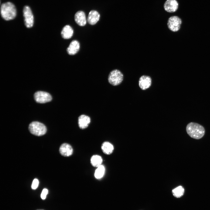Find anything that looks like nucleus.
Segmentation results:
<instances>
[{"instance_id": "1", "label": "nucleus", "mask_w": 210, "mask_h": 210, "mask_svg": "<svg viewBox=\"0 0 210 210\" xmlns=\"http://www.w3.org/2000/svg\"><path fill=\"white\" fill-rule=\"evenodd\" d=\"M186 131L189 136L192 138L199 139L204 135L205 130L202 125L197 123L190 122L187 125Z\"/></svg>"}, {"instance_id": "2", "label": "nucleus", "mask_w": 210, "mask_h": 210, "mask_svg": "<svg viewBox=\"0 0 210 210\" xmlns=\"http://www.w3.org/2000/svg\"><path fill=\"white\" fill-rule=\"evenodd\" d=\"M17 14L16 9L14 5L10 2L3 4L1 6V14L5 20H9L14 19Z\"/></svg>"}, {"instance_id": "3", "label": "nucleus", "mask_w": 210, "mask_h": 210, "mask_svg": "<svg viewBox=\"0 0 210 210\" xmlns=\"http://www.w3.org/2000/svg\"><path fill=\"white\" fill-rule=\"evenodd\" d=\"M29 129L32 134L37 136H41L46 132V126L43 123L37 121L32 122L29 125Z\"/></svg>"}, {"instance_id": "4", "label": "nucleus", "mask_w": 210, "mask_h": 210, "mask_svg": "<svg viewBox=\"0 0 210 210\" xmlns=\"http://www.w3.org/2000/svg\"><path fill=\"white\" fill-rule=\"evenodd\" d=\"M182 23L181 19L177 15H172L168 18L167 25L168 29L172 32H175L178 31Z\"/></svg>"}, {"instance_id": "5", "label": "nucleus", "mask_w": 210, "mask_h": 210, "mask_svg": "<svg viewBox=\"0 0 210 210\" xmlns=\"http://www.w3.org/2000/svg\"><path fill=\"white\" fill-rule=\"evenodd\" d=\"M123 79V75L122 72L118 69H114L109 73L108 78L109 83L113 86L120 84Z\"/></svg>"}, {"instance_id": "6", "label": "nucleus", "mask_w": 210, "mask_h": 210, "mask_svg": "<svg viewBox=\"0 0 210 210\" xmlns=\"http://www.w3.org/2000/svg\"><path fill=\"white\" fill-rule=\"evenodd\" d=\"M23 15L25 26L28 28L32 27L34 23V18L32 11L29 6H25L24 7Z\"/></svg>"}, {"instance_id": "7", "label": "nucleus", "mask_w": 210, "mask_h": 210, "mask_svg": "<svg viewBox=\"0 0 210 210\" xmlns=\"http://www.w3.org/2000/svg\"><path fill=\"white\" fill-rule=\"evenodd\" d=\"M34 97L36 101L40 103L50 102L52 99V96L49 93L42 91L36 92L34 93Z\"/></svg>"}, {"instance_id": "8", "label": "nucleus", "mask_w": 210, "mask_h": 210, "mask_svg": "<svg viewBox=\"0 0 210 210\" xmlns=\"http://www.w3.org/2000/svg\"><path fill=\"white\" fill-rule=\"evenodd\" d=\"M178 2L176 0H166L163 4V8L167 12L172 13L176 12L178 9Z\"/></svg>"}, {"instance_id": "9", "label": "nucleus", "mask_w": 210, "mask_h": 210, "mask_svg": "<svg viewBox=\"0 0 210 210\" xmlns=\"http://www.w3.org/2000/svg\"><path fill=\"white\" fill-rule=\"evenodd\" d=\"M152 83L151 78L148 76L143 75L139 79V84L140 88L145 90L151 86Z\"/></svg>"}, {"instance_id": "10", "label": "nucleus", "mask_w": 210, "mask_h": 210, "mask_svg": "<svg viewBox=\"0 0 210 210\" xmlns=\"http://www.w3.org/2000/svg\"><path fill=\"white\" fill-rule=\"evenodd\" d=\"M60 154L64 157H69L73 153V149L69 144L64 143L62 144L59 148Z\"/></svg>"}, {"instance_id": "11", "label": "nucleus", "mask_w": 210, "mask_h": 210, "mask_svg": "<svg viewBox=\"0 0 210 210\" xmlns=\"http://www.w3.org/2000/svg\"><path fill=\"white\" fill-rule=\"evenodd\" d=\"M80 48L79 42L76 40H73L67 48V53L70 55H74L77 53Z\"/></svg>"}, {"instance_id": "12", "label": "nucleus", "mask_w": 210, "mask_h": 210, "mask_svg": "<svg viewBox=\"0 0 210 210\" xmlns=\"http://www.w3.org/2000/svg\"><path fill=\"white\" fill-rule=\"evenodd\" d=\"M74 20L79 26H84L86 23V19L85 13L81 11L77 12L75 15Z\"/></svg>"}, {"instance_id": "13", "label": "nucleus", "mask_w": 210, "mask_h": 210, "mask_svg": "<svg viewBox=\"0 0 210 210\" xmlns=\"http://www.w3.org/2000/svg\"><path fill=\"white\" fill-rule=\"evenodd\" d=\"M90 118L86 115H82L78 118V125L79 128L82 129L87 128L90 122Z\"/></svg>"}, {"instance_id": "14", "label": "nucleus", "mask_w": 210, "mask_h": 210, "mask_svg": "<svg viewBox=\"0 0 210 210\" xmlns=\"http://www.w3.org/2000/svg\"><path fill=\"white\" fill-rule=\"evenodd\" d=\"M100 18L99 13L96 11H91L88 15L87 19L88 22L90 24H95L99 20Z\"/></svg>"}, {"instance_id": "15", "label": "nucleus", "mask_w": 210, "mask_h": 210, "mask_svg": "<svg viewBox=\"0 0 210 210\" xmlns=\"http://www.w3.org/2000/svg\"><path fill=\"white\" fill-rule=\"evenodd\" d=\"M73 33L74 31L72 28L69 25H66L63 28L61 35L63 38L68 39L72 37Z\"/></svg>"}, {"instance_id": "16", "label": "nucleus", "mask_w": 210, "mask_h": 210, "mask_svg": "<svg viewBox=\"0 0 210 210\" xmlns=\"http://www.w3.org/2000/svg\"><path fill=\"white\" fill-rule=\"evenodd\" d=\"M101 149L104 154L110 155L113 153L114 150V147L113 145L109 142L105 141L102 144Z\"/></svg>"}, {"instance_id": "17", "label": "nucleus", "mask_w": 210, "mask_h": 210, "mask_svg": "<svg viewBox=\"0 0 210 210\" xmlns=\"http://www.w3.org/2000/svg\"><path fill=\"white\" fill-rule=\"evenodd\" d=\"M103 159L100 155H93L90 159V163L94 167H97L102 165Z\"/></svg>"}, {"instance_id": "18", "label": "nucleus", "mask_w": 210, "mask_h": 210, "mask_svg": "<svg viewBox=\"0 0 210 210\" xmlns=\"http://www.w3.org/2000/svg\"><path fill=\"white\" fill-rule=\"evenodd\" d=\"M184 191V189L182 186H179L172 190V193L174 197L179 198L183 196Z\"/></svg>"}, {"instance_id": "19", "label": "nucleus", "mask_w": 210, "mask_h": 210, "mask_svg": "<svg viewBox=\"0 0 210 210\" xmlns=\"http://www.w3.org/2000/svg\"><path fill=\"white\" fill-rule=\"evenodd\" d=\"M105 172L104 167L101 165L97 167L96 169L94 176L95 178L97 179H100L102 178L104 176Z\"/></svg>"}, {"instance_id": "20", "label": "nucleus", "mask_w": 210, "mask_h": 210, "mask_svg": "<svg viewBox=\"0 0 210 210\" xmlns=\"http://www.w3.org/2000/svg\"><path fill=\"white\" fill-rule=\"evenodd\" d=\"M39 184V181L38 179H34L32 182V188L33 189H36L38 187Z\"/></svg>"}, {"instance_id": "21", "label": "nucleus", "mask_w": 210, "mask_h": 210, "mask_svg": "<svg viewBox=\"0 0 210 210\" xmlns=\"http://www.w3.org/2000/svg\"><path fill=\"white\" fill-rule=\"evenodd\" d=\"M48 191L47 189L44 188L43 190L41 193V197L43 200H44L46 199V195L48 193Z\"/></svg>"}, {"instance_id": "22", "label": "nucleus", "mask_w": 210, "mask_h": 210, "mask_svg": "<svg viewBox=\"0 0 210 210\" xmlns=\"http://www.w3.org/2000/svg\"></svg>"}]
</instances>
